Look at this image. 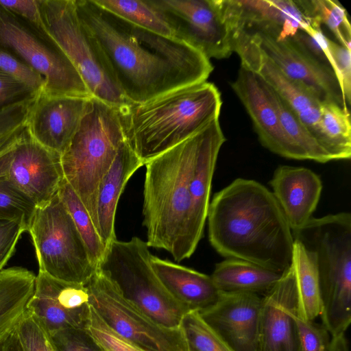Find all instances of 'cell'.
<instances>
[{
  "label": "cell",
  "instance_id": "6da1fadb",
  "mask_svg": "<svg viewBox=\"0 0 351 351\" xmlns=\"http://www.w3.org/2000/svg\"><path fill=\"white\" fill-rule=\"evenodd\" d=\"M81 20L97 40L126 99L148 101L206 82L213 71L201 51L176 38L136 26L94 0H75Z\"/></svg>",
  "mask_w": 351,
  "mask_h": 351
},
{
  "label": "cell",
  "instance_id": "7a4b0ae2",
  "mask_svg": "<svg viewBox=\"0 0 351 351\" xmlns=\"http://www.w3.org/2000/svg\"><path fill=\"white\" fill-rule=\"evenodd\" d=\"M208 240L221 256L282 274L292 265L294 237L272 192L237 178L216 193L207 219Z\"/></svg>",
  "mask_w": 351,
  "mask_h": 351
},
{
  "label": "cell",
  "instance_id": "3957f363",
  "mask_svg": "<svg viewBox=\"0 0 351 351\" xmlns=\"http://www.w3.org/2000/svg\"><path fill=\"white\" fill-rule=\"evenodd\" d=\"M202 130L145 164L146 243L167 251L177 262L190 258L197 246L191 234L189 185Z\"/></svg>",
  "mask_w": 351,
  "mask_h": 351
},
{
  "label": "cell",
  "instance_id": "277c9868",
  "mask_svg": "<svg viewBox=\"0 0 351 351\" xmlns=\"http://www.w3.org/2000/svg\"><path fill=\"white\" fill-rule=\"evenodd\" d=\"M217 87L202 83L119 109L125 141L143 165L219 118Z\"/></svg>",
  "mask_w": 351,
  "mask_h": 351
},
{
  "label": "cell",
  "instance_id": "5b68a950",
  "mask_svg": "<svg viewBox=\"0 0 351 351\" xmlns=\"http://www.w3.org/2000/svg\"><path fill=\"white\" fill-rule=\"evenodd\" d=\"M293 235L315 257L323 326L332 337L345 334L351 322L350 213L311 217Z\"/></svg>",
  "mask_w": 351,
  "mask_h": 351
},
{
  "label": "cell",
  "instance_id": "8992f818",
  "mask_svg": "<svg viewBox=\"0 0 351 351\" xmlns=\"http://www.w3.org/2000/svg\"><path fill=\"white\" fill-rule=\"evenodd\" d=\"M124 141L119 109L92 97L76 132L61 154L64 178L97 230L99 187Z\"/></svg>",
  "mask_w": 351,
  "mask_h": 351
},
{
  "label": "cell",
  "instance_id": "52a82bcc",
  "mask_svg": "<svg viewBox=\"0 0 351 351\" xmlns=\"http://www.w3.org/2000/svg\"><path fill=\"white\" fill-rule=\"evenodd\" d=\"M147 243L137 237L117 239L108 246L98 269L132 306L158 324L180 327L190 310L175 300L154 273Z\"/></svg>",
  "mask_w": 351,
  "mask_h": 351
},
{
  "label": "cell",
  "instance_id": "ba28073f",
  "mask_svg": "<svg viewBox=\"0 0 351 351\" xmlns=\"http://www.w3.org/2000/svg\"><path fill=\"white\" fill-rule=\"evenodd\" d=\"M45 28L76 68L93 97L118 109L128 101L93 34L80 18L75 0H40Z\"/></svg>",
  "mask_w": 351,
  "mask_h": 351
},
{
  "label": "cell",
  "instance_id": "9c48e42d",
  "mask_svg": "<svg viewBox=\"0 0 351 351\" xmlns=\"http://www.w3.org/2000/svg\"><path fill=\"white\" fill-rule=\"evenodd\" d=\"M39 271L64 282L86 285L97 271L58 194L36 207L28 230Z\"/></svg>",
  "mask_w": 351,
  "mask_h": 351
},
{
  "label": "cell",
  "instance_id": "30bf717a",
  "mask_svg": "<svg viewBox=\"0 0 351 351\" xmlns=\"http://www.w3.org/2000/svg\"><path fill=\"white\" fill-rule=\"evenodd\" d=\"M0 49L28 65L45 80L42 93L49 96L90 98L92 95L73 63L50 36L0 5Z\"/></svg>",
  "mask_w": 351,
  "mask_h": 351
},
{
  "label": "cell",
  "instance_id": "8fae6325",
  "mask_svg": "<svg viewBox=\"0 0 351 351\" xmlns=\"http://www.w3.org/2000/svg\"><path fill=\"white\" fill-rule=\"evenodd\" d=\"M89 303L103 321L143 351H193L182 328L162 326L128 302L99 269L86 285Z\"/></svg>",
  "mask_w": 351,
  "mask_h": 351
},
{
  "label": "cell",
  "instance_id": "7c38bea8",
  "mask_svg": "<svg viewBox=\"0 0 351 351\" xmlns=\"http://www.w3.org/2000/svg\"><path fill=\"white\" fill-rule=\"evenodd\" d=\"M61 155L36 142L26 128L20 139L0 155V180L36 207L49 203L64 180Z\"/></svg>",
  "mask_w": 351,
  "mask_h": 351
},
{
  "label": "cell",
  "instance_id": "4fadbf2b",
  "mask_svg": "<svg viewBox=\"0 0 351 351\" xmlns=\"http://www.w3.org/2000/svg\"><path fill=\"white\" fill-rule=\"evenodd\" d=\"M171 26L175 38L195 47L208 59L232 53L219 0H150Z\"/></svg>",
  "mask_w": 351,
  "mask_h": 351
},
{
  "label": "cell",
  "instance_id": "5bb4252c",
  "mask_svg": "<svg viewBox=\"0 0 351 351\" xmlns=\"http://www.w3.org/2000/svg\"><path fill=\"white\" fill-rule=\"evenodd\" d=\"M297 316L298 291L291 265L261 299L256 351H301Z\"/></svg>",
  "mask_w": 351,
  "mask_h": 351
},
{
  "label": "cell",
  "instance_id": "9a60e30c",
  "mask_svg": "<svg viewBox=\"0 0 351 351\" xmlns=\"http://www.w3.org/2000/svg\"><path fill=\"white\" fill-rule=\"evenodd\" d=\"M89 306L86 285L60 280L39 271L27 310L51 334L66 328H84Z\"/></svg>",
  "mask_w": 351,
  "mask_h": 351
},
{
  "label": "cell",
  "instance_id": "2e32d148",
  "mask_svg": "<svg viewBox=\"0 0 351 351\" xmlns=\"http://www.w3.org/2000/svg\"><path fill=\"white\" fill-rule=\"evenodd\" d=\"M258 34L262 51L287 77L309 90L321 102L335 101L348 108L330 66L308 56L290 38L280 40Z\"/></svg>",
  "mask_w": 351,
  "mask_h": 351
},
{
  "label": "cell",
  "instance_id": "e0dca14e",
  "mask_svg": "<svg viewBox=\"0 0 351 351\" xmlns=\"http://www.w3.org/2000/svg\"><path fill=\"white\" fill-rule=\"evenodd\" d=\"M261 299L254 293L219 291L216 302L199 313L234 351H256Z\"/></svg>",
  "mask_w": 351,
  "mask_h": 351
},
{
  "label": "cell",
  "instance_id": "ac0fdd59",
  "mask_svg": "<svg viewBox=\"0 0 351 351\" xmlns=\"http://www.w3.org/2000/svg\"><path fill=\"white\" fill-rule=\"evenodd\" d=\"M89 99L40 93L27 123L31 136L45 148L61 155L76 132Z\"/></svg>",
  "mask_w": 351,
  "mask_h": 351
},
{
  "label": "cell",
  "instance_id": "d6986e66",
  "mask_svg": "<svg viewBox=\"0 0 351 351\" xmlns=\"http://www.w3.org/2000/svg\"><path fill=\"white\" fill-rule=\"evenodd\" d=\"M231 87L248 113L262 145L280 156L303 160L284 132L277 111L259 76L241 67Z\"/></svg>",
  "mask_w": 351,
  "mask_h": 351
},
{
  "label": "cell",
  "instance_id": "ffe728a7",
  "mask_svg": "<svg viewBox=\"0 0 351 351\" xmlns=\"http://www.w3.org/2000/svg\"><path fill=\"white\" fill-rule=\"evenodd\" d=\"M269 183L292 232L301 229L319 201L323 187L319 177L308 168L280 165Z\"/></svg>",
  "mask_w": 351,
  "mask_h": 351
},
{
  "label": "cell",
  "instance_id": "44dd1931",
  "mask_svg": "<svg viewBox=\"0 0 351 351\" xmlns=\"http://www.w3.org/2000/svg\"><path fill=\"white\" fill-rule=\"evenodd\" d=\"M226 141L219 119L213 120L203 128L189 185L191 234L197 245L204 234L210 204L212 180L220 149Z\"/></svg>",
  "mask_w": 351,
  "mask_h": 351
},
{
  "label": "cell",
  "instance_id": "7402d4cb",
  "mask_svg": "<svg viewBox=\"0 0 351 351\" xmlns=\"http://www.w3.org/2000/svg\"><path fill=\"white\" fill-rule=\"evenodd\" d=\"M151 266L170 295L190 311H202L219 295L210 276L152 255Z\"/></svg>",
  "mask_w": 351,
  "mask_h": 351
},
{
  "label": "cell",
  "instance_id": "603a6c76",
  "mask_svg": "<svg viewBox=\"0 0 351 351\" xmlns=\"http://www.w3.org/2000/svg\"><path fill=\"white\" fill-rule=\"evenodd\" d=\"M143 165L124 141L101 183L97 205V232L106 247L116 239L114 221L119 197L130 177Z\"/></svg>",
  "mask_w": 351,
  "mask_h": 351
},
{
  "label": "cell",
  "instance_id": "cb8c5ba5",
  "mask_svg": "<svg viewBox=\"0 0 351 351\" xmlns=\"http://www.w3.org/2000/svg\"><path fill=\"white\" fill-rule=\"evenodd\" d=\"M256 74L277 93L319 143L322 102L309 90L287 77L264 53Z\"/></svg>",
  "mask_w": 351,
  "mask_h": 351
},
{
  "label": "cell",
  "instance_id": "d4e9b609",
  "mask_svg": "<svg viewBox=\"0 0 351 351\" xmlns=\"http://www.w3.org/2000/svg\"><path fill=\"white\" fill-rule=\"evenodd\" d=\"M36 278L33 272L21 267L0 271V342L14 329L26 311Z\"/></svg>",
  "mask_w": 351,
  "mask_h": 351
},
{
  "label": "cell",
  "instance_id": "484cf974",
  "mask_svg": "<svg viewBox=\"0 0 351 351\" xmlns=\"http://www.w3.org/2000/svg\"><path fill=\"white\" fill-rule=\"evenodd\" d=\"M281 276L245 261L228 258L216 264L210 277L219 291L258 294L267 292Z\"/></svg>",
  "mask_w": 351,
  "mask_h": 351
},
{
  "label": "cell",
  "instance_id": "4316f807",
  "mask_svg": "<svg viewBox=\"0 0 351 351\" xmlns=\"http://www.w3.org/2000/svg\"><path fill=\"white\" fill-rule=\"evenodd\" d=\"M292 265L298 291V316L313 322L322 310L317 269L313 254L295 239Z\"/></svg>",
  "mask_w": 351,
  "mask_h": 351
},
{
  "label": "cell",
  "instance_id": "83f0119b",
  "mask_svg": "<svg viewBox=\"0 0 351 351\" xmlns=\"http://www.w3.org/2000/svg\"><path fill=\"white\" fill-rule=\"evenodd\" d=\"M319 144L334 160L351 157V123L348 108L331 101L320 107Z\"/></svg>",
  "mask_w": 351,
  "mask_h": 351
},
{
  "label": "cell",
  "instance_id": "f1b7e54d",
  "mask_svg": "<svg viewBox=\"0 0 351 351\" xmlns=\"http://www.w3.org/2000/svg\"><path fill=\"white\" fill-rule=\"evenodd\" d=\"M260 79L277 111L284 132L299 151L302 159L321 163L332 160L277 93L261 77Z\"/></svg>",
  "mask_w": 351,
  "mask_h": 351
},
{
  "label": "cell",
  "instance_id": "f546056e",
  "mask_svg": "<svg viewBox=\"0 0 351 351\" xmlns=\"http://www.w3.org/2000/svg\"><path fill=\"white\" fill-rule=\"evenodd\" d=\"M120 18L159 35L175 38V34L161 12L150 0H94Z\"/></svg>",
  "mask_w": 351,
  "mask_h": 351
},
{
  "label": "cell",
  "instance_id": "4dcf8cb0",
  "mask_svg": "<svg viewBox=\"0 0 351 351\" xmlns=\"http://www.w3.org/2000/svg\"><path fill=\"white\" fill-rule=\"evenodd\" d=\"M311 26L321 28L324 24L332 32L339 43L351 49V25L346 9L338 1H294Z\"/></svg>",
  "mask_w": 351,
  "mask_h": 351
},
{
  "label": "cell",
  "instance_id": "1f68e13d",
  "mask_svg": "<svg viewBox=\"0 0 351 351\" xmlns=\"http://www.w3.org/2000/svg\"><path fill=\"white\" fill-rule=\"evenodd\" d=\"M58 194L71 216L92 262L98 268L104 258L107 247L99 235L89 213L64 178Z\"/></svg>",
  "mask_w": 351,
  "mask_h": 351
},
{
  "label": "cell",
  "instance_id": "d6a6232c",
  "mask_svg": "<svg viewBox=\"0 0 351 351\" xmlns=\"http://www.w3.org/2000/svg\"><path fill=\"white\" fill-rule=\"evenodd\" d=\"M181 327L193 351H234L203 319L198 311L186 313Z\"/></svg>",
  "mask_w": 351,
  "mask_h": 351
},
{
  "label": "cell",
  "instance_id": "836d02e7",
  "mask_svg": "<svg viewBox=\"0 0 351 351\" xmlns=\"http://www.w3.org/2000/svg\"><path fill=\"white\" fill-rule=\"evenodd\" d=\"M36 98L0 110V155L12 147L22 136Z\"/></svg>",
  "mask_w": 351,
  "mask_h": 351
},
{
  "label": "cell",
  "instance_id": "e575fe53",
  "mask_svg": "<svg viewBox=\"0 0 351 351\" xmlns=\"http://www.w3.org/2000/svg\"><path fill=\"white\" fill-rule=\"evenodd\" d=\"M14 330L23 351H55L50 335L32 313L26 310Z\"/></svg>",
  "mask_w": 351,
  "mask_h": 351
},
{
  "label": "cell",
  "instance_id": "d590c367",
  "mask_svg": "<svg viewBox=\"0 0 351 351\" xmlns=\"http://www.w3.org/2000/svg\"><path fill=\"white\" fill-rule=\"evenodd\" d=\"M84 328L102 351H143L110 328L90 304Z\"/></svg>",
  "mask_w": 351,
  "mask_h": 351
},
{
  "label": "cell",
  "instance_id": "8d00e7d4",
  "mask_svg": "<svg viewBox=\"0 0 351 351\" xmlns=\"http://www.w3.org/2000/svg\"><path fill=\"white\" fill-rule=\"evenodd\" d=\"M35 208L28 198L0 180V219L20 220L29 230Z\"/></svg>",
  "mask_w": 351,
  "mask_h": 351
},
{
  "label": "cell",
  "instance_id": "74e56055",
  "mask_svg": "<svg viewBox=\"0 0 351 351\" xmlns=\"http://www.w3.org/2000/svg\"><path fill=\"white\" fill-rule=\"evenodd\" d=\"M327 55L348 106L351 99V49L326 38Z\"/></svg>",
  "mask_w": 351,
  "mask_h": 351
},
{
  "label": "cell",
  "instance_id": "f35d334b",
  "mask_svg": "<svg viewBox=\"0 0 351 351\" xmlns=\"http://www.w3.org/2000/svg\"><path fill=\"white\" fill-rule=\"evenodd\" d=\"M49 335L55 351H102L84 328H66Z\"/></svg>",
  "mask_w": 351,
  "mask_h": 351
},
{
  "label": "cell",
  "instance_id": "ab89813d",
  "mask_svg": "<svg viewBox=\"0 0 351 351\" xmlns=\"http://www.w3.org/2000/svg\"><path fill=\"white\" fill-rule=\"evenodd\" d=\"M0 71L43 93L45 82L36 71L12 54L0 49Z\"/></svg>",
  "mask_w": 351,
  "mask_h": 351
},
{
  "label": "cell",
  "instance_id": "60d3db41",
  "mask_svg": "<svg viewBox=\"0 0 351 351\" xmlns=\"http://www.w3.org/2000/svg\"><path fill=\"white\" fill-rule=\"evenodd\" d=\"M41 93L0 71V110L36 98Z\"/></svg>",
  "mask_w": 351,
  "mask_h": 351
},
{
  "label": "cell",
  "instance_id": "b9f144b4",
  "mask_svg": "<svg viewBox=\"0 0 351 351\" xmlns=\"http://www.w3.org/2000/svg\"><path fill=\"white\" fill-rule=\"evenodd\" d=\"M0 5L16 16L43 36L46 31L40 12V0H0Z\"/></svg>",
  "mask_w": 351,
  "mask_h": 351
},
{
  "label": "cell",
  "instance_id": "7bdbcfd3",
  "mask_svg": "<svg viewBox=\"0 0 351 351\" xmlns=\"http://www.w3.org/2000/svg\"><path fill=\"white\" fill-rule=\"evenodd\" d=\"M301 351H327L330 340L328 330L311 321L296 317Z\"/></svg>",
  "mask_w": 351,
  "mask_h": 351
},
{
  "label": "cell",
  "instance_id": "ee69618b",
  "mask_svg": "<svg viewBox=\"0 0 351 351\" xmlns=\"http://www.w3.org/2000/svg\"><path fill=\"white\" fill-rule=\"evenodd\" d=\"M25 231L28 229L23 221L0 219V271L14 254L16 243Z\"/></svg>",
  "mask_w": 351,
  "mask_h": 351
},
{
  "label": "cell",
  "instance_id": "f6af8a7d",
  "mask_svg": "<svg viewBox=\"0 0 351 351\" xmlns=\"http://www.w3.org/2000/svg\"><path fill=\"white\" fill-rule=\"evenodd\" d=\"M0 351H23L14 329L0 342Z\"/></svg>",
  "mask_w": 351,
  "mask_h": 351
},
{
  "label": "cell",
  "instance_id": "bcb514c9",
  "mask_svg": "<svg viewBox=\"0 0 351 351\" xmlns=\"http://www.w3.org/2000/svg\"><path fill=\"white\" fill-rule=\"evenodd\" d=\"M327 351H349L345 334L332 337Z\"/></svg>",
  "mask_w": 351,
  "mask_h": 351
}]
</instances>
